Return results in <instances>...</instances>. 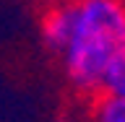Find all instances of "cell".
Wrapping results in <instances>:
<instances>
[{
    "label": "cell",
    "instance_id": "5",
    "mask_svg": "<svg viewBox=\"0 0 125 122\" xmlns=\"http://www.w3.org/2000/svg\"><path fill=\"white\" fill-rule=\"evenodd\" d=\"M39 5H44V8H50V5H60V3H68V0H37Z\"/></svg>",
    "mask_w": 125,
    "mask_h": 122
},
{
    "label": "cell",
    "instance_id": "1",
    "mask_svg": "<svg viewBox=\"0 0 125 122\" xmlns=\"http://www.w3.org/2000/svg\"><path fill=\"white\" fill-rule=\"evenodd\" d=\"M125 55V0H73V31L60 62L78 96H102L109 68Z\"/></svg>",
    "mask_w": 125,
    "mask_h": 122
},
{
    "label": "cell",
    "instance_id": "2",
    "mask_svg": "<svg viewBox=\"0 0 125 122\" xmlns=\"http://www.w3.org/2000/svg\"><path fill=\"white\" fill-rule=\"evenodd\" d=\"M70 31H73V0L44 8L39 18V39L52 55L57 57L62 55V49L68 47Z\"/></svg>",
    "mask_w": 125,
    "mask_h": 122
},
{
    "label": "cell",
    "instance_id": "3",
    "mask_svg": "<svg viewBox=\"0 0 125 122\" xmlns=\"http://www.w3.org/2000/svg\"><path fill=\"white\" fill-rule=\"evenodd\" d=\"M89 120L91 122H125V101L99 96L89 104Z\"/></svg>",
    "mask_w": 125,
    "mask_h": 122
},
{
    "label": "cell",
    "instance_id": "4",
    "mask_svg": "<svg viewBox=\"0 0 125 122\" xmlns=\"http://www.w3.org/2000/svg\"><path fill=\"white\" fill-rule=\"evenodd\" d=\"M102 96H109V99H120L125 101V55L109 68L107 78H104V88H102Z\"/></svg>",
    "mask_w": 125,
    "mask_h": 122
},
{
    "label": "cell",
    "instance_id": "6",
    "mask_svg": "<svg viewBox=\"0 0 125 122\" xmlns=\"http://www.w3.org/2000/svg\"><path fill=\"white\" fill-rule=\"evenodd\" d=\"M78 122H91V120H89V117H86V120H78Z\"/></svg>",
    "mask_w": 125,
    "mask_h": 122
}]
</instances>
